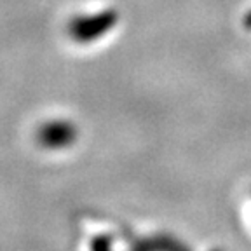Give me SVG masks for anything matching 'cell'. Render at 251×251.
I'll use <instances>...</instances> for the list:
<instances>
[{"label":"cell","instance_id":"cell-1","mask_svg":"<svg viewBox=\"0 0 251 251\" xmlns=\"http://www.w3.org/2000/svg\"><path fill=\"white\" fill-rule=\"evenodd\" d=\"M115 23V12H101V14L78 18L70 25V33L78 42H91L101 37Z\"/></svg>","mask_w":251,"mask_h":251},{"label":"cell","instance_id":"cell-2","mask_svg":"<svg viewBox=\"0 0 251 251\" xmlns=\"http://www.w3.org/2000/svg\"><path fill=\"white\" fill-rule=\"evenodd\" d=\"M39 140L47 149H63L75 140V127L65 121L49 122L40 129Z\"/></svg>","mask_w":251,"mask_h":251}]
</instances>
